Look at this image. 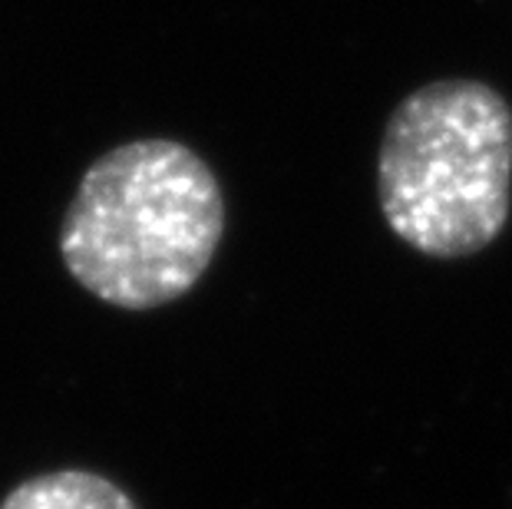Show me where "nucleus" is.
<instances>
[{
  "label": "nucleus",
  "instance_id": "nucleus-1",
  "mask_svg": "<svg viewBox=\"0 0 512 509\" xmlns=\"http://www.w3.org/2000/svg\"><path fill=\"white\" fill-rule=\"evenodd\" d=\"M225 235V199L195 149L133 139L83 172L60 225V258L106 305L162 308L199 285Z\"/></svg>",
  "mask_w": 512,
  "mask_h": 509
},
{
  "label": "nucleus",
  "instance_id": "nucleus-2",
  "mask_svg": "<svg viewBox=\"0 0 512 509\" xmlns=\"http://www.w3.org/2000/svg\"><path fill=\"white\" fill-rule=\"evenodd\" d=\"M377 196L390 232L430 258L493 245L512 199L509 103L479 80L413 90L380 139Z\"/></svg>",
  "mask_w": 512,
  "mask_h": 509
},
{
  "label": "nucleus",
  "instance_id": "nucleus-3",
  "mask_svg": "<svg viewBox=\"0 0 512 509\" xmlns=\"http://www.w3.org/2000/svg\"><path fill=\"white\" fill-rule=\"evenodd\" d=\"M0 509H139L113 480L90 470L40 473L17 483Z\"/></svg>",
  "mask_w": 512,
  "mask_h": 509
}]
</instances>
